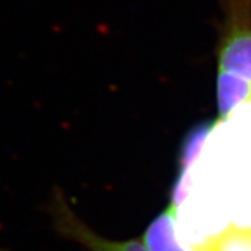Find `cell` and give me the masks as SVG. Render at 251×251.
<instances>
[{
    "label": "cell",
    "mask_w": 251,
    "mask_h": 251,
    "mask_svg": "<svg viewBox=\"0 0 251 251\" xmlns=\"http://www.w3.org/2000/svg\"><path fill=\"white\" fill-rule=\"evenodd\" d=\"M54 214L55 222L61 235L79 242L89 251H151L143 242L137 240L112 241L99 236L79 221L59 194L55 199Z\"/></svg>",
    "instance_id": "cell-2"
},
{
    "label": "cell",
    "mask_w": 251,
    "mask_h": 251,
    "mask_svg": "<svg viewBox=\"0 0 251 251\" xmlns=\"http://www.w3.org/2000/svg\"><path fill=\"white\" fill-rule=\"evenodd\" d=\"M222 10L217 46L218 73L251 83V0H218Z\"/></svg>",
    "instance_id": "cell-1"
},
{
    "label": "cell",
    "mask_w": 251,
    "mask_h": 251,
    "mask_svg": "<svg viewBox=\"0 0 251 251\" xmlns=\"http://www.w3.org/2000/svg\"><path fill=\"white\" fill-rule=\"evenodd\" d=\"M177 207L170 204L153 220L143 237V244L151 251H194L181 241L177 233Z\"/></svg>",
    "instance_id": "cell-3"
},
{
    "label": "cell",
    "mask_w": 251,
    "mask_h": 251,
    "mask_svg": "<svg viewBox=\"0 0 251 251\" xmlns=\"http://www.w3.org/2000/svg\"><path fill=\"white\" fill-rule=\"evenodd\" d=\"M210 130V127L208 125L203 124L199 129L194 130V133H190L189 138L185 140L184 148H182V154H181V174L184 175L186 170L189 169L193 163V161L195 159V157L198 156V151L201 148L203 140L207 137L208 131Z\"/></svg>",
    "instance_id": "cell-4"
}]
</instances>
